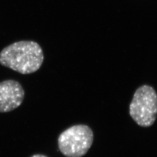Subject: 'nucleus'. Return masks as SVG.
Masks as SVG:
<instances>
[{"instance_id": "1", "label": "nucleus", "mask_w": 157, "mask_h": 157, "mask_svg": "<svg viewBox=\"0 0 157 157\" xmlns=\"http://www.w3.org/2000/svg\"><path fill=\"white\" fill-rule=\"evenodd\" d=\"M44 61L40 45L33 41H21L5 47L0 52V64L23 75L36 72Z\"/></svg>"}, {"instance_id": "2", "label": "nucleus", "mask_w": 157, "mask_h": 157, "mask_svg": "<svg viewBox=\"0 0 157 157\" xmlns=\"http://www.w3.org/2000/svg\"><path fill=\"white\" fill-rule=\"evenodd\" d=\"M94 140L93 132L84 124L74 125L59 135V150L67 157H82L89 150Z\"/></svg>"}, {"instance_id": "3", "label": "nucleus", "mask_w": 157, "mask_h": 157, "mask_svg": "<svg viewBox=\"0 0 157 157\" xmlns=\"http://www.w3.org/2000/svg\"><path fill=\"white\" fill-rule=\"evenodd\" d=\"M129 113L140 126L149 127L154 123L157 115V94L152 87L144 85L136 90L130 104Z\"/></svg>"}, {"instance_id": "4", "label": "nucleus", "mask_w": 157, "mask_h": 157, "mask_svg": "<svg viewBox=\"0 0 157 157\" xmlns=\"http://www.w3.org/2000/svg\"><path fill=\"white\" fill-rule=\"evenodd\" d=\"M25 91L18 82L6 80L0 82V112H11L19 107L24 100Z\"/></svg>"}, {"instance_id": "5", "label": "nucleus", "mask_w": 157, "mask_h": 157, "mask_svg": "<svg viewBox=\"0 0 157 157\" xmlns=\"http://www.w3.org/2000/svg\"><path fill=\"white\" fill-rule=\"evenodd\" d=\"M31 157H47V156H45L44 155H43V154H35L33 155V156H32Z\"/></svg>"}]
</instances>
